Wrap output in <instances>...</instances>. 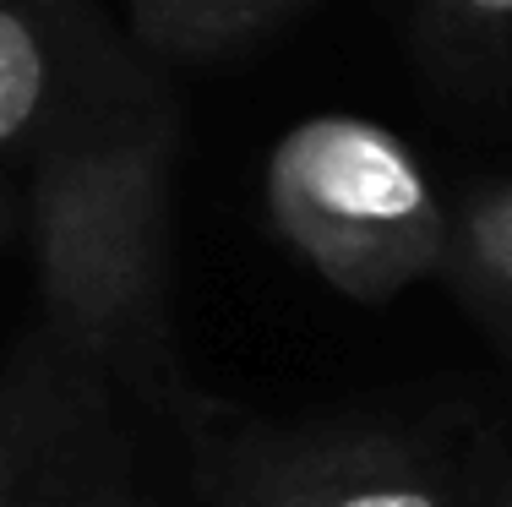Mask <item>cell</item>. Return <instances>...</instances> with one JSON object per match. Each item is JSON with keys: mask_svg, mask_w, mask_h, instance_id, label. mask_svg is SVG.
Returning <instances> with one entry per match:
<instances>
[{"mask_svg": "<svg viewBox=\"0 0 512 507\" xmlns=\"http://www.w3.org/2000/svg\"><path fill=\"white\" fill-rule=\"evenodd\" d=\"M175 115L137 82L33 164V328L6 382L99 431L115 398H175L169 344Z\"/></svg>", "mask_w": 512, "mask_h": 507, "instance_id": "obj_1", "label": "cell"}, {"mask_svg": "<svg viewBox=\"0 0 512 507\" xmlns=\"http://www.w3.org/2000/svg\"><path fill=\"white\" fill-rule=\"evenodd\" d=\"M267 219L338 295L382 306L447 262V219L425 164L393 126L306 115L267 153Z\"/></svg>", "mask_w": 512, "mask_h": 507, "instance_id": "obj_2", "label": "cell"}, {"mask_svg": "<svg viewBox=\"0 0 512 507\" xmlns=\"http://www.w3.org/2000/svg\"><path fill=\"white\" fill-rule=\"evenodd\" d=\"M218 507H463L431 453L376 431L251 437L218 469Z\"/></svg>", "mask_w": 512, "mask_h": 507, "instance_id": "obj_3", "label": "cell"}, {"mask_svg": "<svg viewBox=\"0 0 512 507\" xmlns=\"http://www.w3.org/2000/svg\"><path fill=\"white\" fill-rule=\"evenodd\" d=\"M137 82L131 60L77 0H0V159L44 153Z\"/></svg>", "mask_w": 512, "mask_h": 507, "instance_id": "obj_4", "label": "cell"}, {"mask_svg": "<svg viewBox=\"0 0 512 507\" xmlns=\"http://www.w3.org/2000/svg\"><path fill=\"white\" fill-rule=\"evenodd\" d=\"M88 442L93 431L0 382V507H99L109 491L82 486Z\"/></svg>", "mask_w": 512, "mask_h": 507, "instance_id": "obj_5", "label": "cell"}, {"mask_svg": "<svg viewBox=\"0 0 512 507\" xmlns=\"http://www.w3.org/2000/svg\"><path fill=\"white\" fill-rule=\"evenodd\" d=\"M442 268L458 279L469 306L512 338V180L463 202Z\"/></svg>", "mask_w": 512, "mask_h": 507, "instance_id": "obj_6", "label": "cell"}, {"mask_svg": "<svg viewBox=\"0 0 512 507\" xmlns=\"http://www.w3.org/2000/svg\"><path fill=\"white\" fill-rule=\"evenodd\" d=\"M289 6L295 0H131V28L158 55H213Z\"/></svg>", "mask_w": 512, "mask_h": 507, "instance_id": "obj_7", "label": "cell"}, {"mask_svg": "<svg viewBox=\"0 0 512 507\" xmlns=\"http://www.w3.org/2000/svg\"><path fill=\"white\" fill-rule=\"evenodd\" d=\"M436 28L458 50L512 39V0H436Z\"/></svg>", "mask_w": 512, "mask_h": 507, "instance_id": "obj_8", "label": "cell"}, {"mask_svg": "<svg viewBox=\"0 0 512 507\" xmlns=\"http://www.w3.org/2000/svg\"><path fill=\"white\" fill-rule=\"evenodd\" d=\"M99 507H137V502H131V497H126V491H109V497H104Z\"/></svg>", "mask_w": 512, "mask_h": 507, "instance_id": "obj_9", "label": "cell"}, {"mask_svg": "<svg viewBox=\"0 0 512 507\" xmlns=\"http://www.w3.org/2000/svg\"><path fill=\"white\" fill-rule=\"evenodd\" d=\"M0 224H6V197H0Z\"/></svg>", "mask_w": 512, "mask_h": 507, "instance_id": "obj_10", "label": "cell"}, {"mask_svg": "<svg viewBox=\"0 0 512 507\" xmlns=\"http://www.w3.org/2000/svg\"><path fill=\"white\" fill-rule=\"evenodd\" d=\"M507 507H512V491H507Z\"/></svg>", "mask_w": 512, "mask_h": 507, "instance_id": "obj_11", "label": "cell"}]
</instances>
